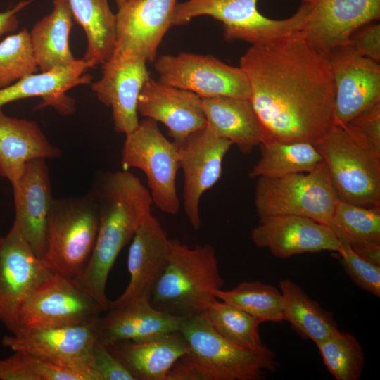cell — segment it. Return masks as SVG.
<instances>
[{
  "label": "cell",
  "mask_w": 380,
  "mask_h": 380,
  "mask_svg": "<svg viewBox=\"0 0 380 380\" xmlns=\"http://www.w3.org/2000/svg\"><path fill=\"white\" fill-rule=\"evenodd\" d=\"M87 194L96 208L98 232L86 268L72 281L107 310L109 273L121 250L151 214L153 202L150 191L128 170L101 175Z\"/></svg>",
  "instance_id": "7a4b0ae2"
},
{
  "label": "cell",
  "mask_w": 380,
  "mask_h": 380,
  "mask_svg": "<svg viewBox=\"0 0 380 380\" xmlns=\"http://www.w3.org/2000/svg\"><path fill=\"white\" fill-rule=\"evenodd\" d=\"M207 125L235 144L243 153L261 144L263 133L249 99L229 96L201 99Z\"/></svg>",
  "instance_id": "4316f807"
},
{
  "label": "cell",
  "mask_w": 380,
  "mask_h": 380,
  "mask_svg": "<svg viewBox=\"0 0 380 380\" xmlns=\"http://www.w3.org/2000/svg\"><path fill=\"white\" fill-rule=\"evenodd\" d=\"M338 200L323 160L311 172L258 177L254 203L259 219L298 215L329 226Z\"/></svg>",
  "instance_id": "ba28073f"
},
{
  "label": "cell",
  "mask_w": 380,
  "mask_h": 380,
  "mask_svg": "<svg viewBox=\"0 0 380 380\" xmlns=\"http://www.w3.org/2000/svg\"><path fill=\"white\" fill-rule=\"evenodd\" d=\"M177 0H126L118 8L113 53L156 61L158 46L172 26Z\"/></svg>",
  "instance_id": "2e32d148"
},
{
  "label": "cell",
  "mask_w": 380,
  "mask_h": 380,
  "mask_svg": "<svg viewBox=\"0 0 380 380\" xmlns=\"http://www.w3.org/2000/svg\"><path fill=\"white\" fill-rule=\"evenodd\" d=\"M106 310L72 281L53 274L23 305L19 317L20 330L90 323Z\"/></svg>",
  "instance_id": "4fadbf2b"
},
{
  "label": "cell",
  "mask_w": 380,
  "mask_h": 380,
  "mask_svg": "<svg viewBox=\"0 0 380 380\" xmlns=\"http://www.w3.org/2000/svg\"><path fill=\"white\" fill-rule=\"evenodd\" d=\"M380 151V103L355 117L348 124Z\"/></svg>",
  "instance_id": "60d3db41"
},
{
  "label": "cell",
  "mask_w": 380,
  "mask_h": 380,
  "mask_svg": "<svg viewBox=\"0 0 380 380\" xmlns=\"http://www.w3.org/2000/svg\"><path fill=\"white\" fill-rule=\"evenodd\" d=\"M106 346L135 380H166L175 362L189 351L180 331L145 342L120 341Z\"/></svg>",
  "instance_id": "484cf974"
},
{
  "label": "cell",
  "mask_w": 380,
  "mask_h": 380,
  "mask_svg": "<svg viewBox=\"0 0 380 380\" xmlns=\"http://www.w3.org/2000/svg\"><path fill=\"white\" fill-rule=\"evenodd\" d=\"M345 272L362 289L380 297V265L368 261L357 255L347 243H342L338 253Z\"/></svg>",
  "instance_id": "74e56055"
},
{
  "label": "cell",
  "mask_w": 380,
  "mask_h": 380,
  "mask_svg": "<svg viewBox=\"0 0 380 380\" xmlns=\"http://www.w3.org/2000/svg\"><path fill=\"white\" fill-rule=\"evenodd\" d=\"M154 68L160 82L193 92L201 99L229 96L250 99L251 89L243 70L211 55H163L156 59Z\"/></svg>",
  "instance_id": "30bf717a"
},
{
  "label": "cell",
  "mask_w": 380,
  "mask_h": 380,
  "mask_svg": "<svg viewBox=\"0 0 380 380\" xmlns=\"http://www.w3.org/2000/svg\"><path fill=\"white\" fill-rule=\"evenodd\" d=\"M97 321L98 341L105 346L145 342L180 331L184 319L153 308L150 302L108 308Z\"/></svg>",
  "instance_id": "603a6c76"
},
{
  "label": "cell",
  "mask_w": 380,
  "mask_h": 380,
  "mask_svg": "<svg viewBox=\"0 0 380 380\" xmlns=\"http://www.w3.org/2000/svg\"><path fill=\"white\" fill-rule=\"evenodd\" d=\"M350 247L360 257L380 265V241L367 242Z\"/></svg>",
  "instance_id": "7bdbcfd3"
},
{
  "label": "cell",
  "mask_w": 380,
  "mask_h": 380,
  "mask_svg": "<svg viewBox=\"0 0 380 380\" xmlns=\"http://www.w3.org/2000/svg\"><path fill=\"white\" fill-rule=\"evenodd\" d=\"M251 239L257 247L267 248L281 259L307 253H338L342 246L329 226L289 215L260 218L251 229Z\"/></svg>",
  "instance_id": "ac0fdd59"
},
{
  "label": "cell",
  "mask_w": 380,
  "mask_h": 380,
  "mask_svg": "<svg viewBox=\"0 0 380 380\" xmlns=\"http://www.w3.org/2000/svg\"><path fill=\"white\" fill-rule=\"evenodd\" d=\"M52 274L18 233L0 234V323L12 335L20 331L23 305Z\"/></svg>",
  "instance_id": "8fae6325"
},
{
  "label": "cell",
  "mask_w": 380,
  "mask_h": 380,
  "mask_svg": "<svg viewBox=\"0 0 380 380\" xmlns=\"http://www.w3.org/2000/svg\"><path fill=\"white\" fill-rule=\"evenodd\" d=\"M284 321L315 344L339 331L333 313L312 299L290 279L279 281Z\"/></svg>",
  "instance_id": "f546056e"
},
{
  "label": "cell",
  "mask_w": 380,
  "mask_h": 380,
  "mask_svg": "<svg viewBox=\"0 0 380 380\" xmlns=\"http://www.w3.org/2000/svg\"><path fill=\"white\" fill-rule=\"evenodd\" d=\"M361 56L380 62V25L368 24L356 30L348 43Z\"/></svg>",
  "instance_id": "ab89813d"
},
{
  "label": "cell",
  "mask_w": 380,
  "mask_h": 380,
  "mask_svg": "<svg viewBox=\"0 0 380 380\" xmlns=\"http://www.w3.org/2000/svg\"><path fill=\"white\" fill-rule=\"evenodd\" d=\"M180 332L189 351L170 369L166 380H262L275 372V353L239 347L219 334L207 312L184 320Z\"/></svg>",
  "instance_id": "3957f363"
},
{
  "label": "cell",
  "mask_w": 380,
  "mask_h": 380,
  "mask_svg": "<svg viewBox=\"0 0 380 380\" xmlns=\"http://www.w3.org/2000/svg\"><path fill=\"white\" fill-rule=\"evenodd\" d=\"M239 67L249 82V100L262 127V143L315 144L335 125L329 62L303 30L251 45Z\"/></svg>",
  "instance_id": "6da1fadb"
},
{
  "label": "cell",
  "mask_w": 380,
  "mask_h": 380,
  "mask_svg": "<svg viewBox=\"0 0 380 380\" xmlns=\"http://www.w3.org/2000/svg\"><path fill=\"white\" fill-rule=\"evenodd\" d=\"M13 352L0 359L1 380H93L81 371L58 366L26 352Z\"/></svg>",
  "instance_id": "d590c367"
},
{
  "label": "cell",
  "mask_w": 380,
  "mask_h": 380,
  "mask_svg": "<svg viewBox=\"0 0 380 380\" xmlns=\"http://www.w3.org/2000/svg\"><path fill=\"white\" fill-rule=\"evenodd\" d=\"M39 70L30 42L23 28L0 42V89L5 88Z\"/></svg>",
  "instance_id": "8d00e7d4"
},
{
  "label": "cell",
  "mask_w": 380,
  "mask_h": 380,
  "mask_svg": "<svg viewBox=\"0 0 380 380\" xmlns=\"http://www.w3.org/2000/svg\"><path fill=\"white\" fill-rule=\"evenodd\" d=\"M261 158L249 172L251 178H278L314 170L323 158L315 146L308 142L262 143Z\"/></svg>",
  "instance_id": "4dcf8cb0"
},
{
  "label": "cell",
  "mask_w": 380,
  "mask_h": 380,
  "mask_svg": "<svg viewBox=\"0 0 380 380\" xmlns=\"http://www.w3.org/2000/svg\"><path fill=\"white\" fill-rule=\"evenodd\" d=\"M224 283L211 245L189 247L170 239L167 262L150 303L158 310L189 319L207 311L217 299L214 290L222 289Z\"/></svg>",
  "instance_id": "277c9868"
},
{
  "label": "cell",
  "mask_w": 380,
  "mask_h": 380,
  "mask_svg": "<svg viewBox=\"0 0 380 380\" xmlns=\"http://www.w3.org/2000/svg\"><path fill=\"white\" fill-rule=\"evenodd\" d=\"M326 57L334 86L335 125L345 126L380 103V65L349 44L334 49Z\"/></svg>",
  "instance_id": "5bb4252c"
},
{
  "label": "cell",
  "mask_w": 380,
  "mask_h": 380,
  "mask_svg": "<svg viewBox=\"0 0 380 380\" xmlns=\"http://www.w3.org/2000/svg\"><path fill=\"white\" fill-rule=\"evenodd\" d=\"M99 218L91 197L53 198L47 220L46 252L42 259L55 275L77 279L86 268L98 232Z\"/></svg>",
  "instance_id": "8992f818"
},
{
  "label": "cell",
  "mask_w": 380,
  "mask_h": 380,
  "mask_svg": "<svg viewBox=\"0 0 380 380\" xmlns=\"http://www.w3.org/2000/svg\"><path fill=\"white\" fill-rule=\"evenodd\" d=\"M258 0H187L177 3L172 26L188 24L194 18L209 15L223 24L226 41L262 44L303 30L310 10V0H301L291 17L274 20L261 14Z\"/></svg>",
  "instance_id": "52a82bcc"
},
{
  "label": "cell",
  "mask_w": 380,
  "mask_h": 380,
  "mask_svg": "<svg viewBox=\"0 0 380 380\" xmlns=\"http://www.w3.org/2000/svg\"><path fill=\"white\" fill-rule=\"evenodd\" d=\"M132 241L127 258L129 284L117 299L109 300L108 308L150 302L154 286L166 266L170 239L152 214L145 218Z\"/></svg>",
  "instance_id": "e0dca14e"
},
{
  "label": "cell",
  "mask_w": 380,
  "mask_h": 380,
  "mask_svg": "<svg viewBox=\"0 0 380 380\" xmlns=\"http://www.w3.org/2000/svg\"><path fill=\"white\" fill-rule=\"evenodd\" d=\"M303 30L314 48L327 56L346 44L360 27L379 20L380 0H310Z\"/></svg>",
  "instance_id": "d6986e66"
},
{
  "label": "cell",
  "mask_w": 380,
  "mask_h": 380,
  "mask_svg": "<svg viewBox=\"0 0 380 380\" xmlns=\"http://www.w3.org/2000/svg\"><path fill=\"white\" fill-rule=\"evenodd\" d=\"M215 296L236 307L261 323L284 321L282 296L275 286L259 281L240 282L230 290L216 289Z\"/></svg>",
  "instance_id": "1f68e13d"
},
{
  "label": "cell",
  "mask_w": 380,
  "mask_h": 380,
  "mask_svg": "<svg viewBox=\"0 0 380 380\" xmlns=\"http://www.w3.org/2000/svg\"><path fill=\"white\" fill-rule=\"evenodd\" d=\"M125 1L126 0H115L118 8L122 5Z\"/></svg>",
  "instance_id": "ee69618b"
},
{
  "label": "cell",
  "mask_w": 380,
  "mask_h": 380,
  "mask_svg": "<svg viewBox=\"0 0 380 380\" xmlns=\"http://www.w3.org/2000/svg\"><path fill=\"white\" fill-rule=\"evenodd\" d=\"M46 160L27 163L19 179L11 184L15 219L11 229L24 239L41 260L46 252V224L53 200Z\"/></svg>",
  "instance_id": "ffe728a7"
},
{
  "label": "cell",
  "mask_w": 380,
  "mask_h": 380,
  "mask_svg": "<svg viewBox=\"0 0 380 380\" xmlns=\"http://www.w3.org/2000/svg\"><path fill=\"white\" fill-rule=\"evenodd\" d=\"M92 368L101 380H135L125 365L108 349L107 346L96 343L92 356Z\"/></svg>",
  "instance_id": "f35d334b"
},
{
  "label": "cell",
  "mask_w": 380,
  "mask_h": 380,
  "mask_svg": "<svg viewBox=\"0 0 380 380\" xmlns=\"http://www.w3.org/2000/svg\"><path fill=\"white\" fill-rule=\"evenodd\" d=\"M339 200L380 207V151L357 130L335 125L315 144Z\"/></svg>",
  "instance_id": "5b68a950"
},
{
  "label": "cell",
  "mask_w": 380,
  "mask_h": 380,
  "mask_svg": "<svg viewBox=\"0 0 380 380\" xmlns=\"http://www.w3.org/2000/svg\"><path fill=\"white\" fill-rule=\"evenodd\" d=\"M329 227L341 243L350 246L380 241V207L366 208L338 200Z\"/></svg>",
  "instance_id": "836d02e7"
},
{
  "label": "cell",
  "mask_w": 380,
  "mask_h": 380,
  "mask_svg": "<svg viewBox=\"0 0 380 380\" xmlns=\"http://www.w3.org/2000/svg\"><path fill=\"white\" fill-rule=\"evenodd\" d=\"M98 319L78 325L21 329L16 335L4 336L1 344L13 351L26 352L58 366L81 371L93 380H101L92 368Z\"/></svg>",
  "instance_id": "7c38bea8"
},
{
  "label": "cell",
  "mask_w": 380,
  "mask_h": 380,
  "mask_svg": "<svg viewBox=\"0 0 380 380\" xmlns=\"http://www.w3.org/2000/svg\"><path fill=\"white\" fill-rule=\"evenodd\" d=\"M206 312L215 330L232 343L253 351L270 349L260 336L261 322L252 315L218 299L210 303Z\"/></svg>",
  "instance_id": "d6a6232c"
},
{
  "label": "cell",
  "mask_w": 380,
  "mask_h": 380,
  "mask_svg": "<svg viewBox=\"0 0 380 380\" xmlns=\"http://www.w3.org/2000/svg\"><path fill=\"white\" fill-rule=\"evenodd\" d=\"M32 0L21 1L13 8L0 13V37L15 30L18 26L17 13Z\"/></svg>",
  "instance_id": "b9f144b4"
},
{
  "label": "cell",
  "mask_w": 380,
  "mask_h": 380,
  "mask_svg": "<svg viewBox=\"0 0 380 380\" xmlns=\"http://www.w3.org/2000/svg\"><path fill=\"white\" fill-rule=\"evenodd\" d=\"M102 68V76L92 84L91 89L99 101L110 107L115 130L127 134L139 123L138 98L150 78L146 62L113 53Z\"/></svg>",
  "instance_id": "44dd1931"
},
{
  "label": "cell",
  "mask_w": 380,
  "mask_h": 380,
  "mask_svg": "<svg viewBox=\"0 0 380 380\" xmlns=\"http://www.w3.org/2000/svg\"><path fill=\"white\" fill-rule=\"evenodd\" d=\"M72 20L68 0H53L51 12L30 32L35 61L42 72L69 66L77 61L69 45Z\"/></svg>",
  "instance_id": "83f0119b"
},
{
  "label": "cell",
  "mask_w": 380,
  "mask_h": 380,
  "mask_svg": "<svg viewBox=\"0 0 380 380\" xmlns=\"http://www.w3.org/2000/svg\"><path fill=\"white\" fill-rule=\"evenodd\" d=\"M90 68L82 58L69 66L25 76L0 89V108L18 100L40 97V108L51 106L60 114L70 115L75 110V103L65 93L75 87L91 83L92 77L86 74Z\"/></svg>",
  "instance_id": "cb8c5ba5"
},
{
  "label": "cell",
  "mask_w": 380,
  "mask_h": 380,
  "mask_svg": "<svg viewBox=\"0 0 380 380\" xmlns=\"http://www.w3.org/2000/svg\"><path fill=\"white\" fill-rule=\"evenodd\" d=\"M176 145L184 175V210L191 224L197 230L201 226L200 199L219 180L222 161L233 144L217 136L207 125Z\"/></svg>",
  "instance_id": "9a60e30c"
},
{
  "label": "cell",
  "mask_w": 380,
  "mask_h": 380,
  "mask_svg": "<svg viewBox=\"0 0 380 380\" xmlns=\"http://www.w3.org/2000/svg\"><path fill=\"white\" fill-rule=\"evenodd\" d=\"M73 19L83 28L87 50L83 59L90 67L108 60L116 43V16L108 0H68Z\"/></svg>",
  "instance_id": "f1b7e54d"
},
{
  "label": "cell",
  "mask_w": 380,
  "mask_h": 380,
  "mask_svg": "<svg viewBox=\"0 0 380 380\" xmlns=\"http://www.w3.org/2000/svg\"><path fill=\"white\" fill-rule=\"evenodd\" d=\"M125 136L121 156L123 170H142L147 177L153 202L164 213L177 214L180 208L176 189V176L180 169L177 145L149 118L140 121L137 128Z\"/></svg>",
  "instance_id": "9c48e42d"
},
{
  "label": "cell",
  "mask_w": 380,
  "mask_h": 380,
  "mask_svg": "<svg viewBox=\"0 0 380 380\" xmlns=\"http://www.w3.org/2000/svg\"><path fill=\"white\" fill-rule=\"evenodd\" d=\"M137 112L163 123L176 144L207 126L201 97L151 77L139 95Z\"/></svg>",
  "instance_id": "7402d4cb"
},
{
  "label": "cell",
  "mask_w": 380,
  "mask_h": 380,
  "mask_svg": "<svg viewBox=\"0 0 380 380\" xmlns=\"http://www.w3.org/2000/svg\"><path fill=\"white\" fill-rule=\"evenodd\" d=\"M323 362L336 380H358L365 367V353L351 334L336 331L316 344Z\"/></svg>",
  "instance_id": "e575fe53"
},
{
  "label": "cell",
  "mask_w": 380,
  "mask_h": 380,
  "mask_svg": "<svg viewBox=\"0 0 380 380\" xmlns=\"http://www.w3.org/2000/svg\"><path fill=\"white\" fill-rule=\"evenodd\" d=\"M61 155L60 148L48 140L36 122L6 115L0 108V176L11 184L30 161Z\"/></svg>",
  "instance_id": "d4e9b609"
}]
</instances>
